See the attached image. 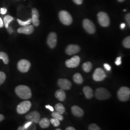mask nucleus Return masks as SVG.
Listing matches in <instances>:
<instances>
[{"label": "nucleus", "mask_w": 130, "mask_h": 130, "mask_svg": "<svg viewBox=\"0 0 130 130\" xmlns=\"http://www.w3.org/2000/svg\"><path fill=\"white\" fill-rule=\"evenodd\" d=\"M15 92L18 96L23 99H29L32 96L30 89L26 85H21L18 86L15 88Z\"/></svg>", "instance_id": "obj_1"}, {"label": "nucleus", "mask_w": 130, "mask_h": 130, "mask_svg": "<svg viewBox=\"0 0 130 130\" xmlns=\"http://www.w3.org/2000/svg\"><path fill=\"white\" fill-rule=\"evenodd\" d=\"M117 95L119 99L123 102H126L130 99V89L127 87H121L118 91Z\"/></svg>", "instance_id": "obj_2"}, {"label": "nucleus", "mask_w": 130, "mask_h": 130, "mask_svg": "<svg viewBox=\"0 0 130 130\" xmlns=\"http://www.w3.org/2000/svg\"><path fill=\"white\" fill-rule=\"evenodd\" d=\"M61 22L65 25H70L72 23L73 19L70 14L67 11H61L59 14Z\"/></svg>", "instance_id": "obj_3"}, {"label": "nucleus", "mask_w": 130, "mask_h": 130, "mask_svg": "<svg viewBox=\"0 0 130 130\" xmlns=\"http://www.w3.org/2000/svg\"><path fill=\"white\" fill-rule=\"evenodd\" d=\"M95 95L96 98L98 100H104L110 98L111 94L106 89L100 88L96 89Z\"/></svg>", "instance_id": "obj_4"}, {"label": "nucleus", "mask_w": 130, "mask_h": 130, "mask_svg": "<svg viewBox=\"0 0 130 130\" xmlns=\"http://www.w3.org/2000/svg\"><path fill=\"white\" fill-rule=\"evenodd\" d=\"M98 21L103 27H107L110 25V19L108 14L104 12H100L98 14Z\"/></svg>", "instance_id": "obj_5"}, {"label": "nucleus", "mask_w": 130, "mask_h": 130, "mask_svg": "<svg viewBox=\"0 0 130 130\" xmlns=\"http://www.w3.org/2000/svg\"><path fill=\"white\" fill-rule=\"evenodd\" d=\"M31 107V102L29 101H25L19 104L17 108V110L19 114H23L28 111Z\"/></svg>", "instance_id": "obj_6"}, {"label": "nucleus", "mask_w": 130, "mask_h": 130, "mask_svg": "<svg viewBox=\"0 0 130 130\" xmlns=\"http://www.w3.org/2000/svg\"><path fill=\"white\" fill-rule=\"evenodd\" d=\"M106 77V75L104 70L101 68H98L94 70L93 75V79L96 82H101Z\"/></svg>", "instance_id": "obj_7"}, {"label": "nucleus", "mask_w": 130, "mask_h": 130, "mask_svg": "<svg viewBox=\"0 0 130 130\" xmlns=\"http://www.w3.org/2000/svg\"><path fill=\"white\" fill-rule=\"evenodd\" d=\"M31 67L29 61L26 59H22L19 61L18 64V68L19 70L23 73L28 72Z\"/></svg>", "instance_id": "obj_8"}, {"label": "nucleus", "mask_w": 130, "mask_h": 130, "mask_svg": "<svg viewBox=\"0 0 130 130\" xmlns=\"http://www.w3.org/2000/svg\"><path fill=\"white\" fill-rule=\"evenodd\" d=\"M83 26L85 30L89 34H93L96 31L94 25L91 20L88 19H84Z\"/></svg>", "instance_id": "obj_9"}, {"label": "nucleus", "mask_w": 130, "mask_h": 130, "mask_svg": "<svg viewBox=\"0 0 130 130\" xmlns=\"http://www.w3.org/2000/svg\"><path fill=\"white\" fill-rule=\"evenodd\" d=\"M80 61V57L79 56H75L71 59L66 61V65L68 68H74L79 66Z\"/></svg>", "instance_id": "obj_10"}, {"label": "nucleus", "mask_w": 130, "mask_h": 130, "mask_svg": "<svg viewBox=\"0 0 130 130\" xmlns=\"http://www.w3.org/2000/svg\"><path fill=\"white\" fill-rule=\"evenodd\" d=\"M47 42L50 48H54L57 44V35L56 33L51 32L47 38Z\"/></svg>", "instance_id": "obj_11"}, {"label": "nucleus", "mask_w": 130, "mask_h": 130, "mask_svg": "<svg viewBox=\"0 0 130 130\" xmlns=\"http://www.w3.org/2000/svg\"><path fill=\"white\" fill-rule=\"evenodd\" d=\"M58 85L61 89L65 90H69L72 86V84L69 80L66 79H60L57 82Z\"/></svg>", "instance_id": "obj_12"}, {"label": "nucleus", "mask_w": 130, "mask_h": 130, "mask_svg": "<svg viewBox=\"0 0 130 130\" xmlns=\"http://www.w3.org/2000/svg\"><path fill=\"white\" fill-rule=\"evenodd\" d=\"M26 118L28 120L31 121L32 122L36 123H39L40 121L41 116L40 113L37 111H33L29 113L26 116Z\"/></svg>", "instance_id": "obj_13"}, {"label": "nucleus", "mask_w": 130, "mask_h": 130, "mask_svg": "<svg viewBox=\"0 0 130 130\" xmlns=\"http://www.w3.org/2000/svg\"><path fill=\"white\" fill-rule=\"evenodd\" d=\"M80 50V48L78 45L70 44L66 49V53L69 55H73L78 53Z\"/></svg>", "instance_id": "obj_14"}, {"label": "nucleus", "mask_w": 130, "mask_h": 130, "mask_svg": "<svg viewBox=\"0 0 130 130\" xmlns=\"http://www.w3.org/2000/svg\"><path fill=\"white\" fill-rule=\"evenodd\" d=\"M34 28L32 25H27L23 26V27L19 28L18 29V32L19 33H23L25 34H30L34 31Z\"/></svg>", "instance_id": "obj_15"}, {"label": "nucleus", "mask_w": 130, "mask_h": 130, "mask_svg": "<svg viewBox=\"0 0 130 130\" xmlns=\"http://www.w3.org/2000/svg\"><path fill=\"white\" fill-rule=\"evenodd\" d=\"M32 23L35 27H38L40 25V21L39 19V14L36 8H33L32 9Z\"/></svg>", "instance_id": "obj_16"}, {"label": "nucleus", "mask_w": 130, "mask_h": 130, "mask_svg": "<svg viewBox=\"0 0 130 130\" xmlns=\"http://www.w3.org/2000/svg\"><path fill=\"white\" fill-rule=\"evenodd\" d=\"M71 111L73 114L75 116L81 117L84 115V110L77 106H73L71 107Z\"/></svg>", "instance_id": "obj_17"}, {"label": "nucleus", "mask_w": 130, "mask_h": 130, "mask_svg": "<svg viewBox=\"0 0 130 130\" xmlns=\"http://www.w3.org/2000/svg\"><path fill=\"white\" fill-rule=\"evenodd\" d=\"M56 98L60 101H64L66 98V95L64 90L61 89L58 90L55 93Z\"/></svg>", "instance_id": "obj_18"}, {"label": "nucleus", "mask_w": 130, "mask_h": 130, "mask_svg": "<svg viewBox=\"0 0 130 130\" xmlns=\"http://www.w3.org/2000/svg\"><path fill=\"white\" fill-rule=\"evenodd\" d=\"M84 95L87 99H91L93 97V91L92 89L89 86H86L83 89Z\"/></svg>", "instance_id": "obj_19"}, {"label": "nucleus", "mask_w": 130, "mask_h": 130, "mask_svg": "<svg viewBox=\"0 0 130 130\" xmlns=\"http://www.w3.org/2000/svg\"><path fill=\"white\" fill-rule=\"evenodd\" d=\"M39 125L42 128H46L50 125V121L46 118L42 119L39 122Z\"/></svg>", "instance_id": "obj_20"}, {"label": "nucleus", "mask_w": 130, "mask_h": 130, "mask_svg": "<svg viewBox=\"0 0 130 130\" xmlns=\"http://www.w3.org/2000/svg\"><path fill=\"white\" fill-rule=\"evenodd\" d=\"M73 81L76 84H80L83 83V78L82 76L79 73H76L73 76Z\"/></svg>", "instance_id": "obj_21"}, {"label": "nucleus", "mask_w": 130, "mask_h": 130, "mask_svg": "<svg viewBox=\"0 0 130 130\" xmlns=\"http://www.w3.org/2000/svg\"><path fill=\"white\" fill-rule=\"evenodd\" d=\"M93 68V65L91 62H87L84 63L83 65V70L86 72H89L91 71Z\"/></svg>", "instance_id": "obj_22"}, {"label": "nucleus", "mask_w": 130, "mask_h": 130, "mask_svg": "<svg viewBox=\"0 0 130 130\" xmlns=\"http://www.w3.org/2000/svg\"><path fill=\"white\" fill-rule=\"evenodd\" d=\"M13 19H14V18L9 15H6L4 19V22L5 27L6 28H8L9 24L11 21H12L13 20Z\"/></svg>", "instance_id": "obj_23"}, {"label": "nucleus", "mask_w": 130, "mask_h": 130, "mask_svg": "<svg viewBox=\"0 0 130 130\" xmlns=\"http://www.w3.org/2000/svg\"><path fill=\"white\" fill-rule=\"evenodd\" d=\"M56 111L62 114H63L65 112V108L64 106L60 103L57 104L55 106Z\"/></svg>", "instance_id": "obj_24"}, {"label": "nucleus", "mask_w": 130, "mask_h": 130, "mask_svg": "<svg viewBox=\"0 0 130 130\" xmlns=\"http://www.w3.org/2000/svg\"><path fill=\"white\" fill-rule=\"evenodd\" d=\"M2 59L5 64H8L9 63V58L8 55L5 52H0V59Z\"/></svg>", "instance_id": "obj_25"}, {"label": "nucleus", "mask_w": 130, "mask_h": 130, "mask_svg": "<svg viewBox=\"0 0 130 130\" xmlns=\"http://www.w3.org/2000/svg\"><path fill=\"white\" fill-rule=\"evenodd\" d=\"M52 116L54 118L58 120L59 121H63L64 119V117L63 116L62 114L59 113L58 112H53V113H52Z\"/></svg>", "instance_id": "obj_26"}, {"label": "nucleus", "mask_w": 130, "mask_h": 130, "mask_svg": "<svg viewBox=\"0 0 130 130\" xmlns=\"http://www.w3.org/2000/svg\"><path fill=\"white\" fill-rule=\"evenodd\" d=\"M122 44L123 46L125 47L126 48H130V37L128 36L125 38L123 42H122Z\"/></svg>", "instance_id": "obj_27"}, {"label": "nucleus", "mask_w": 130, "mask_h": 130, "mask_svg": "<svg viewBox=\"0 0 130 130\" xmlns=\"http://www.w3.org/2000/svg\"><path fill=\"white\" fill-rule=\"evenodd\" d=\"M17 20H18V22H19V24L22 26H27V25L30 24L32 22V19H28V20H27L26 21H23L19 19H18Z\"/></svg>", "instance_id": "obj_28"}, {"label": "nucleus", "mask_w": 130, "mask_h": 130, "mask_svg": "<svg viewBox=\"0 0 130 130\" xmlns=\"http://www.w3.org/2000/svg\"><path fill=\"white\" fill-rule=\"evenodd\" d=\"M50 121L55 127H58L60 125V121H59L56 118H54L53 119H51Z\"/></svg>", "instance_id": "obj_29"}, {"label": "nucleus", "mask_w": 130, "mask_h": 130, "mask_svg": "<svg viewBox=\"0 0 130 130\" xmlns=\"http://www.w3.org/2000/svg\"><path fill=\"white\" fill-rule=\"evenodd\" d=\"M6 79V75L3 72H0V85L5 82Z\"/></svg>", "instance_id": "obj_30"}, {"label": "nucleus", "mask_w": 130, "mask_h": 130, "mask_svg": "<svg viewBox=\"0 0 130 130\" xmlns=\"http://www.w3.org/2000/svg\"><path fill=\"white\" fill-rule=\"evenodd\" d=\"M88 129L89 130H100V127L94 123H93L89 125L88 126Z\"/></svg>", "instance_id": "obj_31"}, {"label": "nucleus", "mask_w": 130, "mask_h": 130, "mask_svg": "<svg viewBox=\"0 0 130 130\" xmlns=\"http://www.w3.org/2000/svg\"><path fill=\"white\" fill-rule=\"evenodd\" d=\"M121 56L118 57L116 58V60L115 61V64L117 66H120L121 64Z\"/></svg>", "instance_id": "obj_32"}, {"label": "nucleus", "mask_w": 130, "mask_h": 130, "mask_svg": "<svg viewBox=\"0 0 130 130\" xmlns=\"http://www.w3.org/2000/svg\"><path fill=\"white\" fill-rule=\"evenodd\" d=\"M125 19L126 21H127V23L129 25V27H130V14H127L125 16Z\"/></svg>", "instance_id": "obj_33"}, {"label": "nucleus", "mask_w": 130, "mask_h": 130, "mask_svg": "<svg viewBox=\"0 0 130 130\" xmlns=\"http://www.w3.org/2000/svg\"><path fill=\"white\" fill-rule=\"evenodd\" d=\"M32 124V122L31 121H29V122H27L26 123H25V125H24V128L25 129V130H26V129H27Z\"/></svg>", "instance_id": "obj_34"}, {"label": "nucleus", "mask_w": 130, "mask_h": 130, "mask_svg": "<svg viewBox=\"0 0 130 130\" xmlns=\"http://www.w3.org/2000/svg\"><path fill=\"white\" fill-rule=\"evenodd\" d=\"M104 66L105 69L107 70V71H110L111 69V68L110 66L109 65V64H107V63L104 64Z\"/></svg>", "instance_id": "obj_35"}, {"label": "nucleus", "mask_w": 130, "mask_h": 130, "mask_svg": "<svg viewBox=\"0 0 130 130\" xmlns=\"http://www.w3.org/2000/svg\"><path fill=\"white\" fill-rule=\"evenodd\" d=\"M7 12V9L5 8H1L0 9V13L2 14H6V13Z\"/></svg>", "instance_id": "obj_36"}, {"label": "nucleus", "mask_w": 130, "mask_h": 130, "mask_svg": "<svg viewBox=\"0 0 130 130\" xmlns=\"http://www.w3.org/2000/svg\"><path fill=\"white\" fill-rule=\"evenodd\" d=\"M73 1L77 5H81L83 3V0H73Z\"/></svg>", "instance_id": "obj_37"}, {"label": "nucleus", "mask_w": 130, "mask_h": 130, "mask_svg": "<svg viewBox=\"0 0 130 130\" xmlns=\"http://www.w3.org/2000/svg\"><path fill=\"white\" fill-rule=\"evenodd\" d=\"M45 107H46V108H47V109H49L51 111L53 112L54 111V108L52 107V106H50V105H46V106H45Z\"/></svg>", "instance_id": "obj_38"}, {"label": "nucleus", "mask_w": 130, "mask_h": 130, "mask_svg": "<svg viewBox=\"0 0 130 130\" xmlns=\"http://www.w3.org/2000/svg\"><path fill=\"white\" fill-rule=\"evenodd\" d=\"M4 26V22L3 20L0 18V28L3 27Z\"/></svg>", "instance_id": "obj_39"}, {"label": "nucleus", "mask_w": 130, "mask_h": 130, "mask_svg": "<svg viewBox=\"0 0 130 130\" xmlns=\"http://www.w3.org/2000/svg\"><path fill=\"white\" fill-rule=\"evenodd\" d=\"M5 119V117L2 115V114H0V122H1L2 121H3Z\"/></svg>", "instance_id": "obj_40"}, {"label": "nucleus", "mask_w": 130, "mask_h": 130, "mask_svg": "<svg viewBox=\"0 0 130 130\" xmlns=\"http://www.w3.org/2000/svg\"><path fill=\"white\" fill-rule=\"evenodd\" d=\"M7 28H8V31L9 32V33L11 34V33L13 32V29L12 28H10V27H8Z\"/></svg>", "instance_id": "obj_41"}, {"label": "nucleus", "mask_w": 130, "mask_h": 130, "mask_svg": "<svg viewBox=\"0 0 130 130\" xmlns=\"http://www.w3.org/2000/svg\"><path fill=\"white\" fill-rule=\"evenodd\" d=\"M125 23H122L121 24V25H120V28L121 29H124L125 27Z\"/></svg>", "instance_id": "obj_42"}, {"label": "nucleus", "mask_w": 130, "mask_h": 130, "mask_svg": "<svg viewBox=\"0 0 130 130\" xmlns=\"http://www.w3.org/2000/svg\"><path fill=\"white\" fill-rule=\"evenodd\" d=\"M66 130H75V129L74 128H73V127H67L66 129Z\"/></svg>", "instance_id": "obj_43"}, {"label": "nucleus", "mask_w": 130, "mask_h": 130, "mask_svg": "<svg viewBox=\"0 0 130 130\" xmlns=\"http://www.w3.org/2000/svg\"><path fill=\"white\" fill-rule=\"evenodd\" d=\"M18 130H25V129L24 128V126H20L19 127V128H18Z\"/></svg>", "instance_id": "obj_44"}, {"label": "nucleus", "mask_w": 130, "mask_h": 130, "mask_svg": "<svg viewBox=\"0 0 130 130\" xmlns=\"http://www.w3.org/2000/svg\"><path fill=\"white\" fill-rule=\"evenodd\" d=\"M119 2H123V1H124L125 0H118Z\"/></svg>", "instance_id": "obj_45"}, {"label": "nucleus", "mask_w": 130, "mask_h": 130, "mask_svg": "<svg viewBox=\"0 0 130 130\" xmlns=\"http://www.w3.org/2000/svg\"><path fill=\"white\" fill-rule=\"evenodd\" d=\"M56 130H61L60 129H56Z\"/></svg>", "instance_id": "obj_46"}, {"label": "nucleus", "mask_w": 130, "mask_h": 130, "mask_svg": "<svg viewBox=\"0 0 130 130\" xmlns=\"http://www.w3.org/2000/svg\"><path fill=\"white\" fill-rule=\"evenodd\" d=\"M126 11V10L125 9L123 10V11Z\"/></svg>", "instance_id": "obj_47"}]
</instances>
